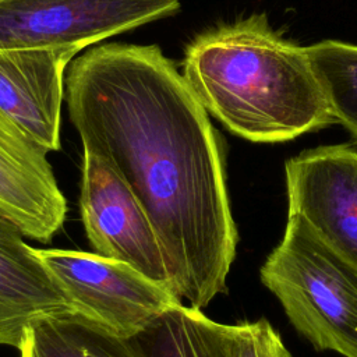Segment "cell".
<instances>
[{"label":"cell","mask_w":357,"mask_h":357,"mask_svg":"<svg viewBox=\"0 0 357 357\" xmlns=\"http://www.w3.org/2000/svg\"><path fill=\"white\" fill-rule=\"evenodd\" d=\"M178 10V0H0V47L79 52Z\"/></svg>","instance_id":"5"},{"label":"cell","mask_w":357,"mask_h":357,"mask_svg":"<svg viewBox=\"0 0 357 357\" xmlns=\"http://www.w3.org/2000/svg\"><path fill=\"white\" fill-rule=\"evenodd\" d=\"M261 280L317 350L357 357V265L324 244L300 216L287 213Z\"/></svg>","instance_id":"3"},{"label":"cell","mask_w":357,"mask_h":357,"mask_svg":"<svg viewBox=\"0 0 357 357\" xmlns=\"http://www.w3.org/2000/svg\"><path fill=\"white\" fill-rule=\"evenodd\" d=\"M234 357H291L266 319L234 325Z\"/></svg>","instance_id":"14"},{"label":"cell","mask_w":357,"mask_h":357,"mask_svg":"<svg viewBox=\"0 0 357 357\" xmlns=\"http://www.w3.org/2000/svg\"><path fill=\"white\" fill-rule=\"evenodd\" d=\"M66 100L82 149L148 213L178 297L206 307L226 291L238 236L218 134L183 74L156 45H100L73 60Z\"/></svg>","instance_id":"1"},{"label":"cell","mask_w":357,"mask_h":357,"mask_svg":"<svg viewBox=\"0 0 357 357\" xmlns=\"http://www.w3.org/2000/svg\"><path fill=\"white\" fill-rule=\"evenodd\" d=\"M24 237L22 230L0 213V346L15 349L33 322L78 315Z\"/></svg>","instance_id":"10"},{"label":"cell","mask_w":357,"mask_h":357,"mask_svg":"<svg viewBox=\"0 0 357 357\" xmlns=\"http://www.w3.org/2000/svg\"><path fill=\"white\" fill-rule=\"evenodd\" d=\"M35 255L74 303L78 315L131 337L183 300L127 262L79 250L35 248Z\"/></svg>","instance_id":"4"},{"label":"cell","mask_w":357,"mask_h":357,"mask_svg":"<svg viewBox=\"0 0 357 357\" xmlns=\"http://www.w3.org/2000/svg\"><path fill=\"white\" fill-rule=\"evenodd\" d=\"M79 212L93 252L127 262L173 287L165 250L148 213L119 172L86 149L82 153Z\"/></svg>","instance_id":"6"},{"label":"cell","mask_w":357,"mask_h":357,"mask_svg":"<svg viewBox=\"0 0 357 357\" xmlns=\"http://www.w3.org/2000/svg\"><path fill=\"white\" fill-rule=\"evenodd\" d=\"M18 351L20 357H138L126 337L78 315L33 322Z\"/></svg>","instance_id":"12"},{"label":"cell","mask_w":357,"mask_h":357,"mask_svg":"<svg viewBox=\"0 0 357 357\" xmlns=\"http://www.w3.org/2000/svg\"><path fill=\"white\" fill-rule=\"evenodd\" d=\"M74 47H0V110L45 152L60 149L64 70Z\"/></svg>","instance_id":"8"},{"label":"cell","mask_w":357,"mask_h":357,"mask_svg":"<svg viewBox=\"0 0 357 357\" xmlns=\"http://www.w3.org/2000/svg\"><path fill=\"white\" fill-rule=\"evenodd\" d=\"M287 213L300 216L336 254L357 265V151L328 145L286 162Z\"/></svg>","instance_id":"7"},{"label":"cell","mask_w":357,"mask_h":357,"mask_svg":"<svg viewBox=\"0 0 357 357\" xmlns=\"http://www.w3.org/2000/svg\"><path fill=\"white\" fill-rule=\"evenodd\" d=\"M46 155L0 110V213L40 243L60 231L67 215Z\"/></svg>","instance_id":"9"},{"label":"cell","mask_w":357,"mask_h":357,"mask_svg":"<svg viewBox=\"0 0 357 357\" xmlns=\"http://www.w3.org/2000/svg\"><path fill=\"white\" fill-rule=\"evenodd\" d=\"M305 50L335 123L357 139V45L325 39Z\"/></svg>","instance_id":"13"},{"label":"cell","mask_w":357,"mask_h":357,"mask_svg":"<svg viewBox=\"0 0 357 357\" xmlns=\"http://www.w3.org/2000/svg\"><path fill=\"white\" fill-rule=\"evenodd\" d=\"M183 77L209 114L251 142H283L335 123L305 46L284 39L265 13L195 36Z\"/></svg>","instance_id":"2"},{"label":"cell","mask_w":357,"mask_h":357,"mask_svg":"<svg viewBox=\"0 0 357 357\" xmlns=\"http://www.w3.org/2000/svg\"><path fill=\"white\" fill-rule=\"evenodd\" d=\"M234 332L181 303L127 340L138 357H234Z\"/></svg>","instance_id":"11"}]
</instances>
